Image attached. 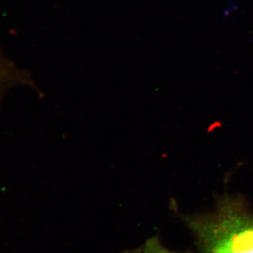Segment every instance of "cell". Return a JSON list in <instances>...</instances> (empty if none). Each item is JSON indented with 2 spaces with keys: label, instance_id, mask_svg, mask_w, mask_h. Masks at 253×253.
<instances>
[{
  "label": "cell",
  "instance_id": "obj_1",
  "mask_svg": "<svg viewBox=\"0 0 253 253\" xmlns=\"http://www.w3.org/2000/svg\"><path fill=\"white\" fill-rule=\"evenodd\" d=\"M183 220L201 253H253V212L242 198L225 195L214 212Z\"/></svg>",
  "mask_w": 253,
  "mask_h": 253
},
{
  "label": "cell",
  "instance_id": "obj_2",
  "mask_svg": "<svg viewBox=\"0 0 253 253\" xmlns=\"http://www.w3.org/2000/svg\"><path fill=\"white\" fill-rule=\"evenodd\" d=\"M129 253H177L168 251L163 247L157 236L146 241L142 246Z\"/></svg>",
  "mask_w": 253,
  "mask_h": 253
}]
</instances>
